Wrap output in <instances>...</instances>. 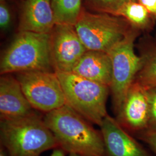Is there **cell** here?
Listing matches in <instances>:
<instances>
[{
    "instance_id": "cell-1",
    "label": "cell",
    "mask_w": 156,
    "mask_h": 156,
    "mask_svg": "<svg viewBox=\"0 0 156 156\" xmlns=\"http://www.w3.org/2000/svg\"><path fill=\"white\" fill-rule=\"evenodd\" d=\"M44 120L54 135L58 147L69 153L104 156V142L100 129L65 105L45 113Z\"/></svg>"
},
{
    "instance_id": "cell-2",
    "label": "cell",
    "mask_w": 156,
    "mask_h": 156,
    "mask_svg": "<svg viewBox=\"0 0 156 156\" xmlns=\"http://www.w3.org/2000/svg\"><path fill=\"white\" fill-rule=\"evenodd\" d=\"M0 140L9 156H40L58 147L44 117L35 112L24 117L0 120Z\"/></svg>"
},
{
    "instance_id": "cell-3",
    "label": "cell",
    "mask_w": 156,
    "mask_h": 156,
    "mask_svg": "<svg viewBox=\"0 0 156 156\" xmlns=\"http://www.w3.org/2000/svg\"><path fill=\"white\" fill-rule=\"evenodd\" d=\"M52 68L50 33L19 31L0 62L1 75Z\"/></svg>"
},
{
    "instance_id": "cell-4",
    "label": "cell",
    "mask_w": 156,
    "mask_h": 156,
    "mask_svg": "<svg viewBox=\"0 0 156 156\" xmlns=\"http://www.w3.org/2000/svg\"><path fill=\"white\" fill-rule=\"evenodd\" d=\"M60 79L66 105L90 122L100 126L108 113L106 102L109 87L73 73H56Z\"/></svg>"
},
{
    "instance_id": "cell-5",
    "label": "cell",
    "mask_w": 156,
    "mask_h": 156,
    "mask_svg": "<svg viewBox=\"0 0 156 156\" xmlns=\"http://www.w3.org/2000/svg\"><path fill=\"white\" fill-rule=\"evenodd\" d=\"M74 26L87 50L108 53L134 28L122 17L84 8Z\"/></svg>"
},
{
    "instance_id": "cell-6",
    "label": "cell",
    "mask_w": 156,
    "mask_h": 156,
    "mask_svg": "<svg viewBox=\"0 0 156 156\" xmlns=\"http://www.w3.org/2000/svg\"><path fill=\"white\" fill-rule=\"evenodd\" d=\"M142 33L133 28L128 35L109 52L112 66L109 86L113 111L116 115L131 86L139 73L142 60L135 51V42Z\"/></svg>"
},
{
    "instance_id": "cell-7",
    "label": "cell",
    "mask_w": 156,
    "mask_h": 156,
    "mask_svg": "<svg viewBox=\"0 0 156 156\" xmlns=\"http://www.w3.org/2000/svg\"><path fill=\"white\" fill-rule=\"evenodd\" d=\"M16 78L34 109L47 113L66 104L62 84L55 71H24L16 73Z\"/></svg>"
},
{
    "instance_id": "cell-8",
    "label": "cell",
    "mask_w": 156,
    "mask_h": 156,
    "mask_svg": "<svg viewBox=\"0 0 156 156\" xmlns=\"http://www.w3.org/2000/svg\"><path fill=\"white\" fill-rule=\"evenodd\" d=\"M87 50L74 26L55 24L50 33V54L55 72L72 73Z\"/></svg>"
},
{
    "instance_id": "cell-9",
    "label": "cell",
    "mask_w": 156,
    "mask_h": 156,
    "mask_svg": "<svg viewBox=\"0 0 156 156\" xmlns=\"http://www.w3.org/2000/svg\"><path fill=\"white\" fill-rule=\"evenodd\" d=\"M119 124L128 133L136 136L148 130L150 106L146 89L135 80L115 117Z\"/></svg>"
},
{
    "instance_id": "cell-10",
    "label": "cell",
    "mask_w": 156,
    "mask_h": 156,
    "mask_svg": "<svg viewBox=\"0 0 156 156\" xmlns=\"http://www.w3.org/2000/svg\"><path fill=\"white\" fill-rule=\"evenodd\" d=\"M100 128L104 142V156H153L115 117L107 115Z\"/></svg>"
},
{
    "instance_id": "cell-11",
    "label": "cell",
    "mask_w": 156,
    "mask_h": 156,
    "mask_svg": "<svg viewBox=\"0 0 156 156\" xmlns=\"http://www.w3.org/2000/svg\"><path fill=\"white\" fill-rule=\"evenodd\" d=\"M34 109L23 91L16 76L11 73L0 77V120H9L30 115Z\"/></svg>"
},
{
    "instance_id": "cell-12",
    "label": "cell",
    "mask_w": 156,
    "mask_h": 156,
    "mask_svg": "<svg viewBox=\"0 0 156 156\" xmlns=\"http://www.w3.org/2000/svg\"><path fill=\"white\" fill-rule=\"evenodd\" d=\"M55 24L50 0H23L19 31L49 34Z\"/></svg>"
},
{
    "instance_id": "cell-13",
    "label": "cell",
    "mask_w": 156,
    "mask_h": 156,
    "mask_svg": "<svg viewBox=\"0 0 156 156\" xmlns=\"http://www.w3.org/2000/svg\"><path fill=\"white\" fill-rule=\"evenodd\" d=\"M72 73L109 87L112 74L111 56L109 53L105 51L87 50Z\"/></svg>"
},
{
    "instance_id": "cell-14",
    "label": "cell",
    "mask_w": 156,
    "mask_h": 156,
    "mask_svg": "<svg viewBox=\"0 0 156 156\" xmlns=\"http://www.w3.org/2000/svg\"><path fill=\"white\" fill-rule=\"evenodd\" d=\"M116 15L125 19L133 27L141 33H147L151 31L156 20L137 1H133L125 4L118 11Z\"/></svg>"
},
{
    "instance_id": "cell-15",
    "label": "cell",
    "mask_w": 156,
    "mask_h": 156,
    "mask_svg": "<svg viewBox=\"0 0 156 156\" xmlns=\"http://www.w3.org/2000/svg\"><path fill=\"white\" fill-rule=\"evenodd\" d=\"M145 44L140 49L142 65L135 80L147 90L156 87V43L153 41Z\"/></svg>"
},
{
    "instance_id": "cell-16",
    "label": "cell",
    "mask_w": 156,
    "mask_h": 156,
    "mask_svg": "<svg viewBox=\"0 0 156 156\" xmlns=\"http://www.w3.org/2000/svg\"><path fill=\"white\" fill-rule=\"evenodd\" d=\"M56 24L75 26L84 9L83 0H50Z\"/></svg>"
},
{
    "instance_id": "cell-17",
    "label": "cell",
    "mask_w": 156,
    "mask_h": 156,
    "mask_svg": "<svg viewBox=\"0 0 156 156\" xmlns=\"http://www.w3.org/2000/svg\"><path fill=\"white\" fill-rule=\"evenodd\" d=\"M136 0H83L84 8L89 11L116 15L125 4Z\"/></svg>"
},
{
    "instance_id": "cell-18",
    "label": "cell",
    "mask_w": 156,
    "mask_h": 156,
    "mask_svg": "<svg viewBox=\"0 0 156 156\" xmlns=\"http://www.w3.org/2000/svg\"><path fill=\"white\" fill-rule=\"evenodd\" d=\"M9 1H0V27L3 31L7 30L11 25L12 12Z\"/></svg>"
},
{
    "instance_id": "cell-19",
    "label": "cell",
    "mask_w": 156,
    "mask_h": 156,
    "mask_svg": "<svg viewBox=\"0 0 156 156\" xmlns=\"http://www.w3.org/2000/svg\"><path fill=\"white\" fill-rule=\"evenodd\" d=\"M150 106V120L148 130L156 131V87L147 89Z\"/></svg>"
},
{
    "instance_id": "cell-20",
    "label": "cell",
    "mask_w": 156,
    "mask_h": 156,
    "mask_svg": "<svg viewBox=\"0 0 156 156\" xmlns=\"http://www.w3.org/2000/svg\"><path fill=\"white\" fill-rule=\"evenodd\" d=\"M136 138L146 144L156 154V131L147 130L138 135Z\"/></svg>"
},
{
    "instance_id": "cell-21",
    "label": "cell",
    "mask_w": 156,
    "mask_h": 156,
    "mask_svg": "<svg viewBox=\"0 0 156 156\" xmlns=\"http://www.w3.org/2000/svg\"><path fill=\"white\" fill-rule=\"evenodd\" d=\"M156 20V0H136Z\"/></svg>"
},
{
    "instance_id": "cell-22",
    "label": "cell",
    "mask_w": 156,
    "mask_h": 156,
    "mask_svg": "<svg viewBox=\"0 0 156 156\" xmlns=\"http://www.w3.org/2000/svg\"><path fill=\"white\" fill-rule=\"evenodd\" d=\"M50 156H66V151L60 147H56Z\"/></svg>"
},
{
    "instance_id": "cell-23",
    "label": "cell",
    "mask_w": 156,
    "mask_h": 156,
    "mask_svg": "<svg viewBox=\"0 0 156 156\" xmlns=\"http://www.w3.org/2000/svg\"><path fill=\"white\" fill-rule=\"evenodd\" d=\"M0 156H6L5 153L4 151V149L1 147L0 149Z\"/></svg>"
},
{
    "instance_id": "cell-24",
    "label": "cell",
    "mask_w": 156,
    "mask_h": 156,
    "mask_svg": "<svg viewBox=\"0 0 156 156\" xmlns=\"http://www.w3.org/2000/svg\"><path fill=\"white\" fill-rule=\"evenodd\" d=\"M69 156H83V155H81V154H78V153H69Z\"/></svg>"
},
{
    "instance_id": "cell-25",
    "label": "cell",
    "mask_w": 156,
    "mask_h": 156,
    "mask_svg": "<svg viewBox=\"0 0 156 156\" xmlns=\"http://www.w3.org/2000/svg\"><path fill=\"white\" fill-rule=\"evenodd\" d=\"M11 0H0V1H9Z\"/></svg>"
},
{
    "instance_id": "cell-26",
    "label": "cell",
    "mask_w": 156,
    "mask_h": 156,
    "mask_svg": "<svg viewBox=\"0 0 156 156\" xmlns=\"http://www.w3.org/2000/svg\"><path fill=\"white\" fill-rule=\"evenodd\" d=\"M154 41H155V42L156 43V34H155V38H154Z\"/></svg>"
}]
</instances>
